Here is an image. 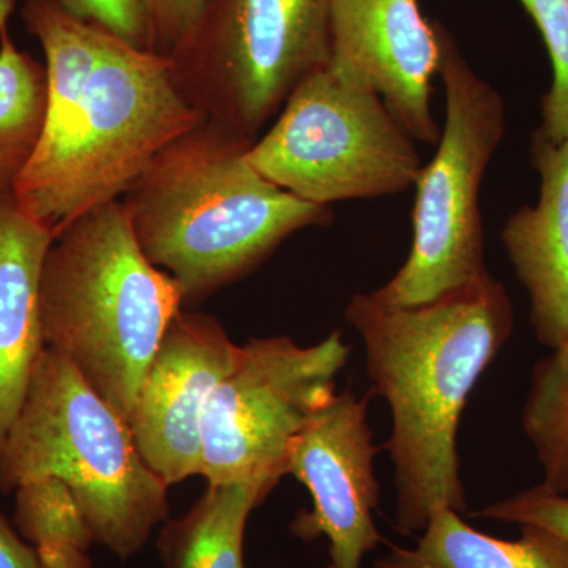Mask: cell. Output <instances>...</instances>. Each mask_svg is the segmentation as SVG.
I'll return each mask as SVG.
<instances>
[{
  "instance_id": "6",
  "label": "cell",
  "mask_w": 568,
  "mask_h": 568,
  "mask_svg": "<svg viewBox=\"0 0 568 568\" xmlns=\"http://www.w3.org/2000/svg\"><path fill=\"white\" fill-rule=\"evenodd\" d=\"M439 74L446 88V125L432 162L422 166L413 211V246L395 276L373 297L414 306L487 272L480 186L506 133V103L465 61L454 36L435 21Z\"/></svg>"
},
{
  "instance_id": "1",
  "label": "cell",
  "mask_w": 568,
  "mask_h": 568,
  "mask_svg": "<svg viewBox=\"0 0 568 568\" xmlns=\"http://www.w3.org/2000/svg\"><path fill=\"white\" fill-rule=\"evenodd\" d=\"M21 17L47 59L48 106L13 197L55 237L121 201L164 148L205 118L175 88L171 59L71 17L54 0H28Z\"/></svg>"
},
{
  "instance_id": "16",
  "label": "cell",
  "mask_w": 568,
  "mask_h": 568,
  "mask_svg": "<svg viewBox=\"0 0 568 568\" xmlns=\"http://www.w3.org/2000/svg\"><path fill=\"white\" fill-rule=\"evenodd\" d=\"M265 497L253 485H209L183 517L163 523L162 568H245L246 523Z\"/></svg>"
},
{
  "instance_id": "3",
  "label": "cell",
  "mask_w": 568,
  "mask_h": 568,
  "mask_svg": "<svg viewBox=\"0 0 568 568\" xmlns=\"http://www.w3.org/2000/svg\"><path fill=\"white\" fill-rule=\"evenodd\" d=\"M253 144L203 119L123 194L138 244L179 284L183 304L252 274L297 231L332 222L331 209L257 173L246 160Z\"/></svg>"
},
{
  "instance_id": "13",
  "label": "cell",
  "mask_w": 568,
  "mask_h": 568,
  "mask_svg": "<svg viewBox=\"0 0 568 568\" xmlns=\"http://www.w3.org/2000/svg\"><path fill=\"white\" fill-rule=\"evenodd\" d=\"M530 163L540 178L537 204L508 216L500 241L529 295L534 334L555 351L568 343V138L556 144L536 130Z\"/></svg>"
},
{
  "instance_id": "20",
  "label": "cell",
  "mask_w": 568,
  "mask_h": 568,
  "mask_svg": "<svg viewBox=\"0 0 568 568\" xmlns=\"http://www.w3.org/2000/svg\"><path fill=\"white\" fill-rule=\"evenodd\" d=\"M537 26L552 67L551 88L541 99L538 132L549 141L568 138V0H518Z\"/></svg>"
},
{
  "instance_id": "10",
  "label": "cell",
  "mask_w": 568,
  "mask_h": 568,
  "mask_svg": "<svg viewBox=\"0 0 568 568\" xmlns=\"http://www.w3.org/2000/svg\"><path fill=\"white\" fill-rule=\"evenodd\" d=\"M372 395L358 398L349 387L336 394L291 446L287 476L313 500L291 529L304 540L327 538V568H362L383 541L375 523L381 496L375 458L383 447L375 446L368 424Z\"/></svg>"
},
{
  "instance_id": "23",
  "label": "cell",
  "mask_w": 568,
  "mask_h": 568,
  "mask_svg": "<svg viewBox=\"0 0 568 568\" xmlns=\"http://www.w3.org/2000/svg\"><path fill=\"white\" fill-rule=\"evenodd\" d=\"M205 0H149L151 51L170 59L189 39Z\"/></svg>"
},
{
  "instance_id": "12",
  "label": "cell",
  "mask_w": 568,
  "mask_h": 568,
  "mask_svg": "<svg viewBox=\"0 0 568 568\" xmlns=\"http://www.w3.org/2000/svg\"><path fill=\"white\" fill-rule=\"evenodd\" d=\"M327 69L377 93L414 141L439 142L432 108L439 41L418 0H332Z\"/></svg>"
},
{
  "instance_id": "7",
  "label": "cell",
  "mask_w": 568,
  "mask_h": 568,
  "mask_svg": "<svg viewBox=\"0 0 568 568\" xmlns=\"http://www.w3.org/2000/svg\"><path fill=\"white\" fill-rule=\"evenodd\" d=\"M332 0H205L171 55L175 88L250 141L331 58Z\"/></svg>"
},
{
  "instance_id": "22",
  "label": "cell",
  "mask_w": 568,
  "mask_h": 568,
  "mask_svg": "<svg viewBox=\"0 0 568 568\" xmlns=\"http://www.w3.org/2000/svg\"><path fill=\"white\" fill-rule=\"evenodd\" d=\"M71 17L97 26L132 44L151 51L149 0H54Z\"/></svg>"
},
{
  "instance_id": "17",
  "label": "cell",
  "mask_w": 568,
  "mask_h": 568,
  "mask_svg": "<svg viewBox=\"0 0 568 568\" xmlns=\"http://www.w3.org/2000/svg\"><path fill=\"white\" fill-rule=\"evenodd\" d=\"M10 14L0 11V200L13 197L14 183L39 144L48 106L47 65L18 50Z\"/></svg>"
},
{
  "instance_id": "19",
  "label": "cell",
  "mask_w": 568,
  "mask_h": 568,
  "mask_svg": "<svg viewBox=\"0 0 568 568\" xmlns=\"http://www.w3.org/2000/svg\"><path fill=\"white\" fill-rule=\"evenodd\" d=\"M521 425L544 473L540 485L568 496V343L534 365Z\"/></svg>"
},
{
  "instance_id": "15",
  "label": "cell",
  "mask_w": 568,
  "mask_h": 568,
  "mask_svg": "<svg viewBox=\"0 0 568 568\" xmlns=\"http://www.w3.org/2000/svg\"><path fill=\"white\" fill-rule=\"evenodd\" d=\"M375 568H568V547L537 526H521L518 540L487 536L446 508L433 515L416 547L390 545Z\"/></svg>"
},
{
  "instance_id": "4",
  "label": "cell",
  "mask_w": 568,
  "mask_h": 568,
  "mask_svg": "<svg viewBox=\"0 0 568 568\" xmlns=\"http://www.w3.org/2000/svg\"><path fill=\"white\" fill-rule=\"evenodd\" d=\"M182 305L179 284L142 252L122 201L71 223L44 257V345L129 424L153 354Z\"/></svg>"
},
{
  "instance_id": "24",
  "label": "cell",
  "mask_w": 568,
  "mask_h": 568,
  "mask_svg": "<svg viewBox=\"0 0 568 568\" xmlns=\"http://www.w3.org/2000/svg\"><path fill=\"white\" fill-rule=\"evenodd\" d=\"M0 568H43L31 545L24 544L0 511Z\"/></svg>"
},
{
  "instance_id": "2",
  "label": "cell",
  "mask_w": 568,
  "mask_h": 568,
  "mask_svg": "<svg viewBox=\"0 0 568 568\" xmlns=\"http://www.w3.org/2000/svg\"><path fill=\"white\" fill-rule=\"evenodd\" d=\"M345 317L364 343L372 394L390 409L383 450L394 465L395 528L420 536L437 511L467 510L459 420L477 381L514 334L510 295L484 272L422 305L355 294Z\"/></svg>"
},
{
  "instance_id": "5",
  "label": "cell",
  "mask_w": 568,
  "mask_h": 568,
  "mask_svg": "<svg viewBox=\"0 0 568 568\" xmlns=\"http://www.w3.org/2000/svg\"><path fill=\"white\" fill-rule=\"evenodd\" d=\"M43 478L70 489L93 544L122 560L170 517V487L141 457L129 422L50 347L0 447V491Z\"/></svg>"
},
{
  "instance_id": "8",
  "label": "cell",
  "mask_w": 568,
  "mask_h": 568,
  "mask_svg": "<svg viewBox=\"0 0 568 568\" xmlns=\"http://www.w3.org/2000/svg\"><path fill=\"white\" fill-rule=\"evenodd\" d=\"M246 160L280 189L325 207L405 192L422 170L413 138L384 100L327 67L295 88Z\"/></svg>"
},
{
  "instance_id": "11",
  "label": "cell",
  "mask_w": 568,
  "mask_h": 568,
  "mask_svg": "<svg viewBox=\"0 0 568 568\" xmlns=\"http://www.w3.org/2000/svg\"><path fill=\"white\" fill-rule=\"evenodd\" d=\"M241 346L204 313L175 315L145 372L132 428L141 457L168 487L201 474V429Z\"/></svg>"
},
{
  "instance_id": "18",
  "label": "cell",
  "mask_w": 568,
  "mask_h": 568,
  "mask_svg": "<svg viewBox=\"0 0 568 568\" xmlns=\"http://www.w3.org/2000/svg\"><path fill=\"white\" fill-rule=\"evenodd\" d=\"M14 521L31 541L43 568H91L88 551L93 544L77 500L55 480L31 481L17 489Z\"/></svg>"
},
{
  "instance_id": "21",
  "label": "cell",
  "mask_w": 568,
  "mask_h": 568,
  "mask_svg": "<svg viewBox=\"0 0 568 568\" xmlns=\"http://www.w3.org/2000/svg\"><path fill=\"white\" fill-rule=\"evenodd\" d=\"M473 517L495 519L508 525L537 526L555 534L568 547V496L558 495L538 484L537 487L489 504Z\"/></svg>"
},
{
  "instance_id": "9",
  "label": "cell",
  "mask_w": 568,
  "mask_h": 568,
  "mask_svg": "<svg viewBox=\"0 0 568 568\" xmlns=\"http://www.w3.org/2000/svg\"><path fill=\"white\" fill-rule=\"evenodd\" d=\"M349 353L339 331L306 347L287 336L248 339L205 409L200 476L271 495L295 437L334 399Z\"/></svg>"
},
{
  "instance_id": "14",
  "label": "cell",
  "mask_w": 568,
  "mask_h": 568,
  "mask_svg": "<svg viewBox=\"0 0 568 568\" xmlns=\"http://www.w3.org/2000/svg\"><path fill=\"white\" fill-rule=\"evenodd\" d=\"M54 241L11 200H0V447L20 413L44 345L40 282Z\"/></svg>"
}]
</instances>
